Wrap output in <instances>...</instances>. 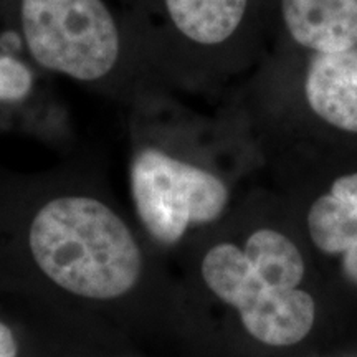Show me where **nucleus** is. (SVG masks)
Masks as SVG:
<instances>
[{
    "instance_id": "f257e3e1",
    "label": "nucleus",
    "mask_w": 357,
    "mask_h": 357,
    "mask_svg": "<svg viewBox=\"0 0 357 357\" xmlns=\"http://www.w3.org/2000/svg\"><path fill=\"white\" fill-rule=\"evenodd\" d=\"M0 43L105 100L153 96L146 58L108 0H0Z\"/></svg>"
},
{
    "instance_id": "f03ea898",
    "label": "nucleus",
    "mask_w": 357,
    "mask_h": 357,
    "mask_svg": "<svg viewBox=\"0 0 357 357\" xmlns=\"http://www.w3.org/2000/svg\"><path fill=\"white\" fill-rule=\"evenodd\" d=\"M151 100L131 106L129 192L146 234L162 247H174L190 229L217 222L230 190L215 169L176 144L174 124L160 126Z\"/></svg>"
},
{
    "instance_id": "7ed1b4c3",
    "label": "nucleus",
    "mask_w": 357,
    "mask_h": 357,
    "mask_svg": "<svg viewBox=\"0 0 357 357\" xmlns=\"http://www.w3.org/2000/svg\"><path fill=\"white\" fill-rule=\"evenodd\" d=\"M29 137L60 154L77 147V128L55 78L0 43V136Z\"/></svg>"
},
{
    "instance_id": "1a4fd4ad",
    "label": "nucleus",
    "mask_w": 357,
    "mask_h": 357,
    "mask_svg": "<svg viewBox=\"0 0 357 357\" xmlns=\"http://www.w3.org/2000/svg\"><path fill=\"white\" fill-rule=\"evenodd\" d=\"M253 271L263 283L278 289H294L305 276V260L287 235L276 230H257L243 247Z\"/></svg>"
},
{
    "instance_id": "20e7f679",
    "label": "nucleus",
    "mask_w": 357,
    "mask_h": 357,
    "mask_svg": "<svg viewBox=\"0 0 357 357\" xmlns=\"http://www.w3.org/2000/svg\"><path fill=\"white\" fill-rule=\"evenodd\" d=\"M248 0H159L167 38L177 42L178 55H207L234 37Z\"/></svg>"
},
{
    "instance_id": "9d476101",
    "label": "nucleus",
    "mask_w": 357,
    "mask_h": 357,
    "mask_svg": "<svg viewBox=\"0 0 357 357\" xmlns=\"http://www.w3.org/2000/svg\"><path fill=\"white\" fill-rule=\"evenodd\" d=\"M0 357H17L15 337L2 321H0Z\"/></svg>"
},
{
    "instance_id": "6e6552de",
    "label": "nucleus",
    "mask_w": 357,
    "mask_h": 357,
    "mask_svg": "<svg viewBox=\"0 0 357 357\" xmlns=\"http://www.w3.org/2000/svg\"><path fill=\"white\" fill-rule=\"evenodd\" d=\"M245 329L268 346H293L310 334L316 318V305L303 289L263 287L242 307Z\"/></svg>"
},
{
    "instance_id": "39448f33",
    "label": "nucleus",
    "mask_w": 357,
    "mask_h": 357,
    "mask_svg": "<svg viewBox=\"0 0 357 357\" xmlns=\"http://www.w3.org/2000/svg\"><path fill=\"white\" fill-rule=\"evenodd\" d=\"M305 95L319 119L357 134V48L316 53L306 70Z\"/></svg>"
},
{
    "instance_id": "423d86ee",
    "label": "nucleus",
    "mask_w": 357,
    "mask_h": 357,
    "mask_svg": "<svg viewBox=\"0 0 357 357\" xmlns=\"http://www.w3.org/2000/svg\"><path fill=\"white\" fill-rule=\"evenodd\" d=\"M312 243L326 255H342V273L357 284V172L333 182L307 212Z\"/></svg>"
},
{
    "instance_id": "0eeeda50",
    "label": "nucleus",
    "mask_w": 357,
    "mask_h": 357,
    "mask_svg": "<svg viewBox=\"0 0 357 357\" xmlns=\"http://www.w3.org/2000/svg\"><path fill=\"white\" fill-rule=\"evenodd\" d=\"M281 13L301 47L316 53L357 47V0H281Z\"/></svg>"
}]
</instances>
